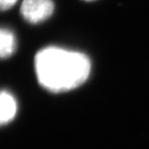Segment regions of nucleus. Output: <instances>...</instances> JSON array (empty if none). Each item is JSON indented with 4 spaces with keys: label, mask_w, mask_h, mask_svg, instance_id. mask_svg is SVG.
<instances>
[{
    "label": "nucleus",
    "mask_w": 149,
    "mask_h": 149,
    "mask_svg": "<svg viewBox=\"0 0 149 149\" xmlns=\"http://www.w3.org/2000/svg\"><path fill=\"white\" fill-rule=\"evenodd\" d=\"M35 71L44 88L60 93L79 87L87 80L91 62L82 52L52 46L37 52Z\"/></svg>",
    "instance_id": "obj_1"
},
{
    "label": "nucleus",
    "mask_w": 149,
    "mask_h": 149,
    "mask_svg": "<svg viewBox=\"0 0 149 149\" xmlns=\"http://www.w3.org/2000/svg\"><path fill=\"white\" fill-rule=\"evenodd\" d=\"M54 4L52 0H23L20 14L23 19L32 24L46 22L52 16Z\"/></svg>",
    "instance_id": "obj_2"
},
{
    "label": "nucleus",
    "mask_w": 149,
    "mask_h": 149,
    "mask_svg": "<svg viewBox=\"0 0 149 149\" xmlns=\"http://www.w3.org/2000/svg\"><path fill=\"white\" fill-rule=\"evenodd\" d=\"M17 111V104L13 94L6 90H0V126L13 120Z\"/></svg>",
    "instance_id": "obj_3"
},
{
    "label": "nucleus",
    "mask_w": 149,
    "mask_h": 149,
    "mask_svg": "<svg viewBox=\"0 0 149 149\" xmlns=\"http://www.w3.org/2000/svg\"><path fill=\"white\" fill-rule=\"evenodd\" d=\"M17 49V38L11 29L0 27V58L12 56Z\"/></svg>",
    "instance_id": "obj_4"
},
{
    "label": "nucleus",
    "mask_w": 149,
    "mask_h": 149,
    "mask_svg": "<svg viewBox=\"0 0 149 149\" xmlns=\"http://www.w3.org/2000/svg\"><path fill=\"white\" fill-rule=\"evenodd\" d=\"M17 0H0V11H6L11 9L16 4Z\"/></svg>",
    "instance_id": "obj_5"
},
{
    "label": "nucleus",
    "mask_w": 149,
    "mask_h": 149,
    "mask_svg": "<svg viewBox=\"0 0 149 149\" xmlns=\"http://www.w3.org/2000/svg\"><path fill=\"white\" fill-rule=\"evenodd\" d=\"M84 1H94V0H84Z\"/></svg>",
    "instance_id": "obj_6"
}]
</instances>
